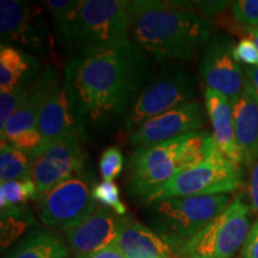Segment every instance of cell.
Listing matches in <instances>:
<instances>
[{"instance_id": "cell-31", "label": "cell", "mask_w": 258, "mask_h": 258, "mask_svg": "<svg viewBox=\"0 0 258 258\" xmlns=\"http://www.w3.org/2000/svg\"><path fill=\"white\" fill-rule=\"evenodd\" d=\"M241 258H258V220L254 222L241 249Z\"/></svg>"}, {"instance_id": "cell-3", "label": "cell", "mask_w": 258, "mask_h": 258, "mask_svg": "<svg viewBox=\"0 0 258 258\" xmlns=\"http://www.w3.org/2000/svg\"><path fill=\"white\" fill-rule=\"evenodd\" d=\"M217 147L213 135L205 132L138 147L128 163L127 192L145 202L180 172L207 159Z\"/></svg>"}, {"instance_id": "cell-35", "label": "cell", "mask_w": 258, "mask_h": 258, "mask_svg": "<svg viewBox=\"0 0 258 258\" xmlns=\"http://www.w3.org/2000/svg\"><path fill=\"white\" fill-rule=\"evenodd\" d=\"M245 31H246L247 36L249 38H251L254 43H256V46L258 47V28H245Z\"/></svg>"}, {"instance_id": "cell-29", "label": "cell", "mask_w": 258, "mask_h": 258, "mask_svg": "<svg viewBox=\"0 0 258 258\" xmlns=\"http://www.w3.org/2000/svg\"><path fill=\"white\" fill-rule=\"evenodd\" d=\"M233 56L238 63L258 67V47L251 38H243L233 47Z\"/></svg>"}, {"instance_id": "cell-20", "label": "cell", "mask_w": 258, "mask_h": 258, "mask_svg": "<svg viewBox=\"0 0 258 258\" xmlns=\"http://www.w3.org/2000/svg\"><path fill=\"white\" fill-rule=\"evenodd\" d=\"M69 249L59 235L40 231L19 243L6 258H67Z\"/></svg>"}, {"instance_id": "cell-21", "label": "cell", "mask_w": 258, "mask_h": 258, "mask_svg": "<svg viewBox=\"0 0 258 258\" xmlns=\"http://www.w3.org/2000/svg\"><path fill=\"white\" fill-rule=\"evenodd\" d=\"M31 179V163L28 154L15 148L8 141H2L0 150V180Z\"/></svg>"}, {"instance_id": "cell-18", "label": "cell", "mask_w": 258, "mask_h": 258, "mask_svg": "<svg viewBox=\"0 0 258 258\" xmlns=\"http://www.w3.org/2000/svg\"><path fill=\"white\" fill-rule=\"evenodd\" d=\"M116 245L125 258H175L171 247L141 222L129 218Z\"/></svg>"}, {"instance_id": "cell-13", "label": "cell", "mask_w": 258, "mask_h": 258, "mask_svg": "<svg viewBox=\"0 0 258 258\" xmlns=\"http://www.w3.org/2000/svg\"><path fill=\"white\" fill-rule=\"evenodd\" d=\"M128 219L127 215L117 214L110 208H97L88 219L66 231L67 244L74 258H91L115 244Z\"/></svg>"}, {"instance_id": "cell-5", "label": "cell", "mask_w": 258, "mask_h": 258, "mask_svg": "<svg viewBox=\"0 0 258 258\" xmlns=\"http://www.w3.org/2000/svg\"><path fill=\"white\" fill-rule=\"evenodd\" d=\"M231 202L227 194L167 199L148 205L151 207L150 224L175 253Z\"/></svg>"}, {"instance_id": "cell-25", "label": "cell", "mask_w": 258, "mask_h": 258, "mask_svg": "<svg viewBox=\"0 0 258 258\" xmlns=\"http://www.w3.org/2000/svg\"><path fill=\"white\" fill-rule=\"evenodd\" d=\"M92 198L102 207L110 208L120 215L127 214V208L120 199V189L112 180H104L92 186Z\"/></svg>"}, {"instance_id": "cell-1", "label": "cell", "mask_w": 258, "mask_h": 258, "mask_svg": "<svg viewBox=\"0 0 258 258\" xmlns=\"http://www.w3.org/2000/svg\"><path fill=\"white\" fill-rule=\"evenodd\" d=\"M152 78L150 55L131 40L73 56L63 84L80 139L89 140L91 134L125 121Z\"/></svg>"}, {"instance_id": "cell-14", "label": "cell", "mask_w": 258, "mask_h": 258, "mask_svg": "<svg viewBox=\"0 0 258 258\" xmlns=\"http://www.w3.org/2000/svg\"><path fill=\"white\" fill-rule=\"evenodd\" d=\"M202 125L201 105L194 101L145 121L131 134L129 139L135 146H152L199 132Z\"/></svg>"}, {"instance_id": "cell-37", "label": "cell", "mask_w": 258, "mask_h": 258, "mask_svg": "<svg viewBox=\"0 0 258 258\" xmlns=\"http://www.w3.org/2000/svg\"><path fill=\"white\" fill-rule=\"evenodd\" d=\"M177 258H178V257H177Z\"/></svg>"}, {"instance_id": "cell-15", "label": "cell", "mask_w": 258, "mask_h": 258, "mask_svg": "<svg viewBox=\"0 0 258 258\" xmlns=\"http://www.w3.org/2000/svg\"><path fill=\"white\" fill-rule=\"evenodd\" d=\"M37 129L48 143L70 137L80 138L63 80L60 82L54 70L41 104Z\"/></svg>"}, {"instance_id": "cell-19", "label": "cell", "mask_w": 258, "mask_h": 258, "mask_svg": "<svg viewBox=\"0 0 258 258\" xmlns=\"http://www.w3.org/2000/svg\"><path fill=\"white\" fill-rule=\"evenodd\" d=\"M38 63L30 54L12 46H0V91L8 92L37 77Z\"/></svg>"}, {"instance_id": "cell-16", "label": "cell", "mask_w": 258, "mask_h": 258, "mask_svg": "<svg viewBox=\"0 0 258 258\" xmlns=\"http://www.w3.org/2000/svg\"><path fill=\"white\" fill-rule=\"evenodd\" d=\"M231 103L241 164L253 166L258 160V99L252 85L247 83L244 92Z\"/></svg>"}, {"instance_id": "cell-34", "label": "cell", "mask_w": 258, "mask_h": 258, "mask_svg": "<svg viewBox=\"0 0 258 258\" xmlns=\"http://www.w3.org/2000/svg\"><path fill=\"white\" fill-rule=\"evenodd\" d=\"M245 73H246L249 83L252 85L254 95H256L258 99V67H245Z\"/></svg>"}, {"instance_id": "cell-28", "label": "cell", "mask_w": 258, "mask_h": 258, "mask_svg": "<svg viewBox=\"0 0 258 258\" xmlns=\"http://www.w3.org/2000/svg\"><path fill=\"white\" fill-rule=\"evenodd\" d=\"M233 17L249 28H258V0H237L231 2Z\"/></svg>"}, {"instance_id": "cell-32", "label": "cell", "mask_w": 258, "mask_h": 258, "mask_svg": "<svg viewBox=\"0 0 258 258\" xmlns=\"http://www.w3.org/2000/svg\"><path fill=\"white\" fill-rule=\"evenodd\" d=\"M249 192L253 211L258 214V160L253 164V166L251 167Z\"/></svg>"}, {"instance_id": "cell-10", "label": "cell", "mask_w": 258, "mask_h": 258, "mask_svg": "<svg viewBox=\"0 0 258 258\" xmlns=\"http://www.w3.org/2000/svg\"><path fill=\"white\" fill-rule=\"evenodd\" d=\"M80 140L79 137H70L53 143L47 141L40 151L29 157L37 200L64 180L82 173L86 157Z\"/></svg>"}, {"instance_id": "cell-8", "label": "cell", "mask_w": 258, "mask_h": 258, "mask_svg": "<svg viewBox=\"0 0 258 258\" xmlns=\"http://www.w3.org/2000/svg\"><path fill=\"white\" fill-rule=\"evenodd\" d=\"M196 92V80L186 67L179 64L164 67L131 109L124 129L133 133L145 121L194 102Z\"/></svg>"}, {"instance_id": "cell-30", "label": "cell", "mask_w": 258, "mask_h": 258, "mask_svg": "<svg viewBox=\"0 0 258 258\" xmlns=\"http://www.w3.org/2000/svg\"><path fill=\"white\" fill-rule=\"evenodd\" d=\"M46 4L48 10H49L51 18L55 22L56 27H59L76 10L79 4V0H77V2H74V0L73 2L72 0H63V2H61V0H49V2H46Z\"/></svg>"}, {"instance_id": "cell-27", "label": "cell", "mask_w": 258, "mask_h": 258, "mask_svg": "<svg viewBox=\"0 0 258 258\" xmlns=\"http://www.w3.org/2000/svg\"><path fill=\"white\" fill-rule=\"evenodd\" d=\"M8 143L30 157L37 151H40L46 145L47 141L42 137L38 129H31V131L23 132V133L11 138Z\"/></svg>"}, {"instance_id": "cell-7", "label": "cell", "mask_w": 258, "mask_h": 258, "mask_svg": "<svg viewBox=\"0 0 258 258\" xmlns=\"http://www.w3.org/2000/svg\"><path fill=\"white\" fill-rule=\"evenodd\" d=\"M249 206L234 199L218 217L175 251L178 258H233L250 232Z\"/></svg>"}, {"instance_id": "cell-6", "label": "cell", "mask_w": 258, "mask_h": 258, "mask_svg": "<svg viewBox=\"0 0 258 258\" xmlns=\"http://www.w3.org/2000/svg\"><path fill=\"white\" fill-rule=\"evenodd\" d=\"M243 184L239 165L227 159L217 147L207 159L180 172L148 196L145 203L152 205L167 199L192 196L228 195L240 189Z\"/></svg>"}, {"instance_id": "cell-24", "label": "cell", "mask_w": 258, "mask_h": 258, "mask_svg": "<svg viewBox=\"0 0 258 258\" xmlns=\"http://www.w3.org/2000/svg\"><path fill=\"white\" fill-rule=\"evenodd\" d=\"M32 79L19 84L17 88L8 92H0V129H4L16 110L23 104L31 90Z\"/></svg>"}, {"instance_id": "cell-22", "label": "cell", "mask_w": 258, "mask_h": 258, "mask_svg": "<svg viewBox=\"0 0 258 258\" xmlns=\"http://www.w3.org/2000/svg\"><path fill=\"white\" fill-rule=\"evenodd\" d=\"M35 224L31 214L24 206L2 209V246L5 247L14 241L28 226Z\"/></svg>"}, {"instance_id": "cell-12", "label": "cell", "mask_w": 258, "mask_h": 258, "mask_svg": "<svg viewBox=\"0 0 258 258\" xmlns=\"http://www.w3.org/2000/svg\"><path fill=\"white\" fill-rule=\"evenodd\" d=\"M230 37L217 35L203 50L200 61V76L208 89L214 90L233 101L244 92L249 80L233 56Z\"/></svg>"}, {"instance_id": "cell-11", "label": "cell", "mask_w": 258, "mask_h": 258, "mask_svg": "<svg viewBox=\"0 0 258 258\" xmlns=\"http://www.w3.org/2000/svg\"><path fill=\"white\" fill-rule=\"evenodd\" d=\"M2 44H18L40 55H47L50 48L49 34L42 10L17 0L0 2Z\"/></svg>"}, {"instance_id": "cell-23", "label": "cell", "mask_w": 258, "mask_h": 258, "mask_svg": "<svg viewBox=\"0 0 258 258\" xmlns=\"http://www.w3.org/2000/svg\"><path fill=\"white\" fill-rule=\"evenodd\" d=\"M30 200H37V188L32 179L10 180L0 186V208L24 206Z\"/></svg>"}, {"instance_id": "cell-36", "label": "cell", "mask_w": 258, "mask_h": 258, "mask_svg": "<svg viewBox=\"0 0 258 258\" xmlns=\"http://www.w3.org/2000/svg\"><path fill=\"white\" fill-rule=\"evenodd\" d=\"M175 258H177V256H176V257H175Z\"/></svg>"}, {"instance_id": "cell-9", "label": "cell", "mask_w": 258, "mask_h": 258, "mask_svg": "<svg viewBox=\"0 0 258 258\" xmlns=\"http://www.w3.org/2000/svg\"><path fill=\"white\" fill-rule=\"evenodd\" d=\"M97 202L92 198L91 180L76 176L61 183L38 200V215L44 225L69 231L92 214Z\"/></svg>"}, {"instance_id": "cell-33", "label": "cell", "mask_w": 258, "mask_h": 258, "mask_svg": "<svg viewBox=\"0 0 258 258\" xmlns=\"http://www.w3.org/2000/svg\"><path fill=\"white\" fill-rule=\"evenodd\" d=\"M91 258H125V256L122 253V251L118 249L117 245L112 244L110 246L98 251V252L93 254Z\"/></svg>"}, {"instance_id": "cell-2", "label": "cell", "mask_w": 258, "mask_h": 258, "mask_svg": "<svg viewBox=\"0 0 258 258\" xmlns=\"http://www.w3.org/2000/svg\"><path fill=\"white\" fill-rule=\"evenodd\" d=\"M132 42L156 60H190L211 40L203 16L173 2H129Z\"/></svg>"}, {"instance_id": "cell-4", "label": "cell", "mask_w": 258, "mask_h": 258, "mask_svg": "<svg viewBox=\"0 0 258 258\" xmlns=\"http://www.w3.org/2000/svg\"><path fill=\"white\" fill-rule=\"evenodd\" d=\"M129 2L79 0L76 10L57 29L73 56L129 40Z\"/></svg>"}, {"instance_id": "cell-17", "label": "cell", "mask_w": 258, "mask_h": 258, "mask_svg": "<svg viewBox=\"0 0 258 258\" xmlns=\"http://www.w3.org/2000/svg\"><path fill=\"white\" fill-rule=\"evenodd\" d=\"M205 102L209 120L214 129L215 144L224 156L235 165L241 164L239 148L235 139L234 116L231 99L212 89L205 90Z\"/></svg>"}, {"instance_id": "cell-26", "label": "cell", "mask_w": 258, "mask_h": 258, "mask_svg": "<svg viewBox=\"0 0 258 258\" xmlns=\"http://www.w3.org/2000/svg\"><path fill=\"white\" fill-rule=\"evenodd\" d=\"M123 169V156L120 148L108 147L102 153L99 160V170L104 180H112L117 178Z\"/></svg>"}]
</instances>
